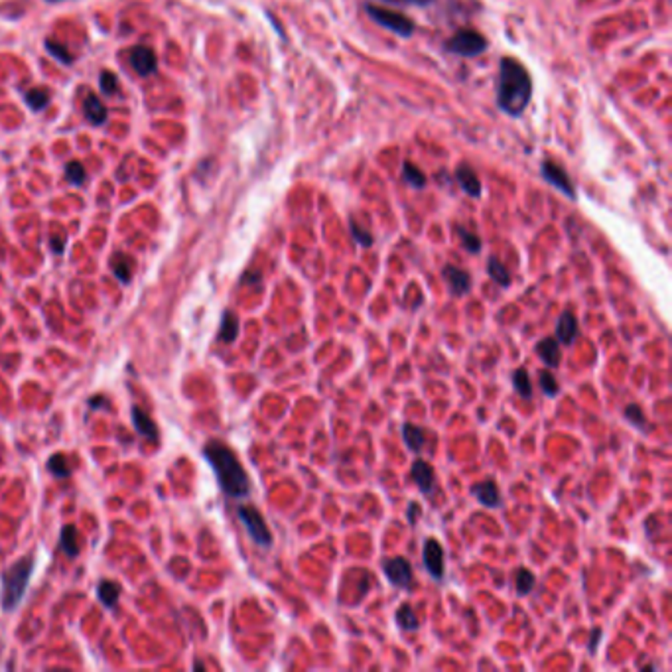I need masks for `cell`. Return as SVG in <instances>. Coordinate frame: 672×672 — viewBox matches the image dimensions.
<instances>
[{"mask_svg": "<svg viewBox=\"0 0 672 672\" xmlns=\"http://www.w3.org/2000/svg\"><path fill=\"white\" fill-rule=\"evenodd\" d=\"M533 97V79L515 58H501L497 76V107L509 117H520Z\"/></svg>", "mask_w": 672, "mask_h": 672, "instance_id": "6da1fadb", "label": "cell"}, {"mask_svg": "<svg viewBox=\"0 0 672 672\" xmlns=\"http://www.w3.org/2000/svg\"><path fill=\"white\" fill-rule=\"evenodd\" d=\"M203 458L211 465L217 483L225 495L233 499H244L251 493V481L239 458L229 445L211 440L203 445Z\"/></svg>", "mask_w": 672, "mask_h": 672, "instance_id": "7a4b0ae2", "label": "cell"}, {"mask_svg": "<svg viewBox=\"0 0 672 672\" xmlns=\"http://www.w3.org/2000/svg\"><path fill=\"white\" fill-rule=\"evenodd\" d=\"M34 572V556L28 554L22 560H18L14 566H10L6 572H2V592H0V605L4 611H14L20 601L24 599V594L28 590L30 576Z\"/></svg>", "mask_w": 672, "mask_h": 672, "instance_id": "3957f363", "label": "cell"}, {"mask_svg": "<svg viewBox=\"0 0 672 672\" xmlns=\"http://www.w3.org/2000/svg\"><path fill=\"white\" fill-rule=\"evenodd\" d=\"M487 47V38L474 28H461L443 42V49L454 56H459V58H477Z\"/></svg>", "mask_w": 672, "mask_h": 672, "instance_id": "277c9868", "label": "cell"}, {"mask_svg": "<svg viewBox=\"0 0 672 672\" xmlns=\"http://www.w3.org/2000/svg\"><path fill=\"white\" fill-rule=\"evenodd\" d=\"M365 12L375 24H379V26L386 28V30L395 32L400 38H410L414 30H416V24H414L410 18H406V16L400 14V12H395V10H389V8H382V6L367 2Z\"/></svg>", "mask_w": 672, "mask_h": 672, "instance_id": "5b68a950", "label": "cell"}, {"mask_svg": "<svg viewBox=\"0 0 672 672\" xmlns=\"http://www.w3.org/2000/svg\"><path fill=\"white\" fill-rule=\"evenodd\" d=\"M237 515H239V519L244 524L246 533L253 538L255 544H259L262 548H268L273 544V533H270L266 520L262 519L259 509H255L251 505H241L237 509Z\"/></svg>", "mask_w": 672, "mask_h": 672, "instance_id": "8992f818", "label": "cell"}, {"mask_svg": "<svg viewBox=\"0 0 672 672\" xmlns=\"http://www.w3.org/2000/svg\"><path fill=\"white\" fill-rule=\"evenodd\" d=\"M382 574L389 580V583L395 588H410L414 578L413 566L402 556L382 560Z\"/></svg>", "mask_w": 672, "mask_h": 672, "instance_id": "52a82bcc", "label": "cell"}, {"mask_svg": "<svg viewBox=\"0 0 672 672\" xmlns=\"http://www.w3.org/2000/svg\"><path fill=\"white\" fill-rule=\"evenodd\" d=\"M540 176H542L544 182H548L552 187H556L568 199H576V187H574L568 172L562 166H558V164H554L550 160H544L540 164Z\"/></svg>", "mask_w": 672, "mask_h": 672, "instance_id": "ba28073f", "label": "cell"}, {"mask_svg": "<svg viewBox=\"0 0 672 672\" xmlns=\"http://www.w3.org/2000/svg\"><path fill=\"white\" fill-rule=\"evenodd\" d=\"M422 560H424V568H426L428 574L434 580H442L443 572H445V564H443V548L440 540H436V538H426L424 540Z\"/></svg>", "mask_w": 672, "mask_h": 672, "instance_id": "9c48e42d", "label": "cell"}, {"mask_svg": "<svg viewBox=\"0 0 672 672\" xmlns=\"http://www.w3.org/2000/svg\"><path fill=\"white\" fill-rule=\"evenodd\" d=\"M442 278L443 282L448 284L450 292L454 296H465L467 292L472 290V276L467 270L463 268H458L454 264H445L442 268Z\"/></svg>", "mask_w": 672, "mask_h": 672, "instance_id": "30bf717a", "label": "cell"}, {"mask_svg": "<svg viewBox=\"0 0 672 672\" xmlns=\"http://www.w3.org/2000/svg\"><path fill=\"white\" fill-rule=\"evenodd\" d=\"M410 475H413L416 487L420 489V493H424L426 497H430L436 489V475H434V467L424 461V459H414L413 467H410Z\"/></svg>", "mask_w": 672, "mask_h": 672, "instance_id": "8fae6325", "label": "cell"}, {"mask_svg": "<svg viewBox=\"0 0 672 672\" xmlns=\"http://www.w3.org/2000/svg\"><path fill=\"white\" fill-rule=\"evenodd\" d=\"M130 65L138 76H152L156 71V54L146 46L132 47L130 49Z\"/></svg>", "mask_w": 672, "mask_h": 672, "instance_id": "7c38bea8", "label": "cell"}, {"mask_svg": "<svg viewBox=\"0 0 672 672\" xmlns=\"http://www.w3.org/2000/svg\"><path fill=\"white\" fill-rule=\"evenodd\" d=\"M472 495L487 509H497L501 505V491L497 487V483L491 479L472 485Z\"/></svg>", "mask_w": 672, "mask_h": 672, "instance_id": "4fadbf2b", "label": "cell"}, {"mask_svg": "<svg viewBox=\"0 0 672 672\" xmlns=\"http://www.w3.org/2000/svg\"><path fill=\"white\" fill-rule=\"evenodd\" d=\"M454 176H456V182L459 183L461 192H465L472 198H479L481 196V182H479V178H477V174H475L472 166L459 164Z\"/></svg>", "mask_w": 672, "mask_h": 672, "instance_id": "5bb4252c", "label": "cell"}, {"mask_svg": "<svg viewBox=\"0 0 672 672\" xmlns=\"http://www.w3.org/2000/svg\"><path fill=\"white\" fill-rule=\"evenodd\" d=\"M536 355L548 369H558L560 367V343L556 341V337L540 339L536 343Z\"/></svg>", "mask_w": 672, "mask_h": 672, "instance_id": "9a60e30c", "label": "cell"}, {"mask_svg": "<svg viewBox=\"0 0 672 672\" xmlns=\"http://www.w3.org/2000/svg\"><path fill=\"white\" fill-rule=\"evenodd\" d=\"M576 336H578V320L572 312H564L556 323V341L570 347Z\"/></svg>", "mask_w": 672, "mask_h": 672, "instance_id": "2e32d148", "label": "cell"}, {"mask_svg": "<svg viewBox=\"0 0 672 672\" xmlns=\"http://www.w3.org/2000/svg\"><path fill=\"white\" fill-rule=\"evenodd\" d=\"M130 416H132V426H135V430H137L142 438H148V440L154 443L158 442V428H156V424L150 420L148 414L144 413L142 408H138V406H132Z\"/></svg>", "mask_w": 672, "mask_h": 672, "instance_id": "e0dca14e", "label": "cell"}, {"mask_svg": "<svg viewBox=\"0 0 672 672\" xmlns=\"http://www.w3.org/2000/svg\"><path fill=\"white\" fill-rule=\"evenodd\" d=\"M83 113L91 124H103L107 121V107L95 93H87V97L83 99Z\"/></svg>", "mask_w": 672, "mask_h": 672, "instance_id": "ac0fdd59", "label": "cell"}, {"mask_svg": "<svg viewBox=\"0 0 672 672\" xmlns=\"http://www.w3.org/2000/svg\"><path fill=\"white\" fill-rule=\"evenodd\" d=\"M111 270L121 284H128L132 278V270H135V260L124 253H117L111 257Z\"/></svg>", "mask_w": 672, "mask_h": 672, "instance_id": "d6986e66", "label": "cell"}, {"mask_svg": "<svg viewBox=\"0 0 672 672\" xmlns=\"http://www.w3.org/2000/svg\"><path fill=\"white\" fill-rule=\"evenodd\" d=\"M237 336H239V318L231 310H225L223 318H221V327H219V334H217V341L233 343L237 339Z\"/></svg>", "mask_w": 672, "mask_h": 672, "instance_id": "ffe728a7", "label": "cell"}, {"mask_svg": "<svg viewBox=\"0 0 672 672\" xmlns=\"http://www.w3.org/2000/svg\"><path fill=\"white\" fill-rule=\"evenodd\" d=\"M60 546L65 552V556H69V558H76L77 554H79V533H77V529L73 524L61 526Z\"/></svg>", "mask_w": 672, "mask_h": 672, "instance_id": "44dd1931", "label": "cell"}, {"mask_svg": "<svg viewBox=\"0 0 672 672\" xmlns=\"http://www.w3.org/2000/svg\"><path fill=\"white\" fill-rule=\"evenodd\" d=\"M97 596H99L101 603H103L105 607L115 610L117 603H119V597H121V588H119V583H115V581H108V580L99 581V586H97Z\"/></svg>", "mask_w": 672, "mask_h": 672, "instance_id": "7402d4cb", "label": "cell"}, {"mask_svg": "<svg viewBox=\"0 0 672 672\" xmlns=\"http://www.w3.org/2000/svg\"><path fill=\"white\" fill-rule=\"evenodd\" d=\"M402 440L406 443V448L410 452H422L424 443H426V436H424V430L420 426H414V424H404L402 426Z\"/></svg>", "mask_w": 672, "mask_h": 672, "instance_id": "603a6c76", "label": "cell"}, {"mask_svg": "<svg viewBox=\"0 0 672 672\" xmlns=\"http://www.w3.org/2000/svg\"><path fill=\"white\" fill-rule=\"evenodd\" d=\"M487 273L491 276V280L497 282L501 288L511 286V273L507 270V266L497 257H489L487 259Z\"/></svg>", "mask_w": 672, "mask_h": 672, "instance_id": "cb8c5ba5", "label": "cell"}, {"mask_svg": "<svg viewBox=\"0 0 672 672\" xmlns=\"http://www.w3.org/2000/svg\"><path fill=\"white\" fill-rule=\"evenodd\" d=\"M395 619H397V625L402 631H416L420 627V621H418L416 613H414V610L408 603L398 605L397 613H395Z\"/></svg>", "mask_w": 672, "mask_h": 672, "instance_id": "d4e9b609", "label": "cell"}, {"mask_svg": "<svg viewBox=\"0 0 672 672\" xmlns=\"http://www.w3.org/2000/svg\"><path fill=\"white\" fill-rule=\"evenodd\" d=\"M402 180L408 183L410 187H414V189H424L428 183L424 172L418 168V166L410 164V162H404L402 164Z\"/></svg>", "mask_w": 672, "mask_h": 672, "instance_id": "484cf974", "label": "cell"}, {"mask_svg": "<svg viewBox=\"0 0 672 672\" xmlns=\"http://www.w3.org/2000/svg\"><path fill=\"white\" fill-rule=\"evenodd\" d=\"M513 386L519 393L520 398L533 397V384H531V377H529V373H526L524 367H520V369H517L513 373Z\"/></svg>", "mask_w": 672, "mask_h": 672, "instance_id": "4316f807", "label": "cell"}, {"mask_svg": "<svg viewBox=\"0 0 672 672\" xmlns=\"http://www.w3.org/2000/svg\"><path fill=\"white\" fill-rule=\"evenodd\" d=\"M538 384H540V391L548 398H556L560 395V384H558L556 377L550 373L548 369L538 373Z\"/></svg>", "mask_w": 672, "mask_h": 672, "instance_id": "83f0119b", "label": "cell"}, {"mask_svg": "<svg viewBox=\"0 0 672 672\" xmlns=\"http://www.w3.org/2000/svg\"><path fill=\"white\" fill-rule=\"evenodd\" d=\"M47 472L54 475L56 479H65L71 474V470L67 467V459H65L63 454H54L51 458L47 459Z\"/></svg>", "mask_w": 672, "mask_h": 672, "instance_id": "f1b7e54d", "label": "cell"}, {"mask_svg": "<svg viewBox=\"0 0 672 672\" xmlns=\"http://www.w3.org/2000/svg\"><path fill=\"white\" fill-rule=\"evenodd\" d=\"M515 581H517V592L519 596H526L533 592L535 588V574L526 568H519L517 574H515Z\"/></svg>", "mask_w": 672, "mask_h": 672, "instance_id": "f546056e", "label": "cell"}, {"mask_svg": "<svg viewBox=\"0 0 672 672\" xmlns=\"http://www.w3.org/2000/svg\"><path fill=\"white\" fill-rule=\"evenodd\" d=\"M456 233H458V237H459V241H461V246L467 251V253H472V255H477L479 251H481V239L477 237V235H474V233H470L467 229H463V227H456Z\"/></svg>", "mask_w": 672, "mask_h": 672, "instance_id": "4dcf8cb0", "label": "cell"}, {"mask_svg": "<svg viewBox=\"0 0 672 672\" xmlns=\"http://www.w3.org/2000/svg\"><path fill=\"white\" fill-rule=\"evenodd\" d=\"M625 420H629V424L637 430H647V418L639 404H629L625 408Z\"/></svg>", "mask_w": 672, "mask_h": 672, "instance_id": "1f68e13d", "label": "cell"}, {"mask_svg": "<svg viewBox=\"0 0 672 672\" xmlns=\"http://www.w3.org/2000/svg\"><path fill=\"white\" fill-rule=\"evenodd\" d=\"M26 103H28L34 111H42V108H46L47 103H49V95H47L44 89H32V91L26 93Z\"/></svg>", "mask_w": 672, "mask_h": 672, "instance_id": "d6a6232c", "label": "cell"}, {"mask_svg": "<svg viewBox=\"0 0 672 672\" xmlns=\"http://www.w3.org/2000/svg\"><path fill=\"white\" fill-rule=\"evenodd\" d=\"M46 49H47V54H51L56 60H60L61 63H71L73 61V58H71V54L67 51V47L63 46V44H60V42H56V40H46Z\"/></svg>", "mask_w": 672, "mask_h": 672, "instance_id": "836d02e7", "label": "cell"}, {"mask_svg": "<svg viewBox=\"0 0 672 672\" xmlns=\"http://www.w3.org/2000/svg\"><path fill=\"white\" fill-rule=\"evenodd\" d=\"M65 178L73 183V185H81V183L85 182V168H83V164L81 162H69L65 166Z\"/></svg>", "mask_w": 672, "mask_h": 672, "instance_id": "e575fe53", "label": "cell"}, {"mask_svg": "<svg viewBox=\"0 0 672 672\" xmlns=\"http://www.w3.org/2000/svg\"><path fill=\"white\" fill-rule=\"evenodd\" d=\"M349 229H351L353 239H355L357 243L361 244V246H365V248H367V246H371V244H373V241H375V239H373V235H371L369 231L361 229V227H359V225H357V223H355L353 219H351V221H349Z\"/></svg>", "mask_w": 672, "mask_h": 672, "instance_id": "d590c367", "label": "cell"}, {"mask_svg": "<svg viewBox=\"0 0 672 672\" xmlns=\"http://www.w3.org/2000/svg\"><path fill=\"white\" fill-rule=\"evenodd\" d=\"M99 85H101V91L105 93V95H113V93L119 91V79H117L115 73H111V71H103L101 73Z\"/></svg>", "mask_w": 672, "mask_h": 672, "instance_id": "8d00e7d4", "label": "cell"}, {"mask_svg": "<svg viewBox=\"0 0 672 672\" xmlns=\"http://www.w3.org/2000/svg\"><path fill=\"white\" fill-rule=\"evenodd\" d=\"M382 2H389L395 6H430V4H434V0H382Z\"/></svg>", "mask_w": 672, "mask_h": 672, "instance_id": "74e56055", "label": "cell"}, {"mask_svg": "<svg viewBox=\"0 0 672 672\" xmlns=\"http://www.w3.org/2000/svg\"><path fill=\"white\" fill-rule=\"evenodd\" d=\"M601 635H603V631L601 629H594V633H592V637H590V642H588V653H596L597 651V645H599V639H601Z\"/></svg>", "mask_w": 672, "mask_h": 672, "instance_id": "f35d334b", "label": "cell"}, {"mask_svg": "<svg viewBox=\"0 0 672 672\" xmlns=\"http://www.w3.org/2000/svg\"><path fill=\"white\" fill-rule=\"evenodd\" d=\"M89 408H108V400L105 397H93L89 398Z\"/></svg>", "mask_w": 672, "mask_h": 672, "instance_id": "ab89813d", "label": "cell"}, {"mask_svg": "<svg viewBox=\"0 0 672 672\" xmlns=\"http://www.w3.org/2000/svg\"><path fill=\"white\" fill-rule=\"evenodd\" d=\"M420 513H422L420 505L418 503L408 505V522H410V524H416V519H418V515H420Z\"/></svg>", "mask_w": 672, "mask_h": 672, "instance_id": "60d3db41", "label": "cell"}, {"mask_svg": "<svg viewBox=\"0 0 672 672\" xmlns=\"http://www.w3.org/2000/svg\"><path fill=\"white\" fill-rule=\"evenodd\" d=\"M49 244H51V251H54L56 255H61V253H63V248H65V239H61V237H54V239L49 241Z\"/></svg>", "mask_w": 672, "mask_h": 672, "instance_id": "b9f144b4", "label": "cell"}, {"mask_svg": "<svg viewBox=\"0 0 672 672\" xmlns=\"http://www.w3.org/2000/svg\"><path fill=\"white\" fill-rule=\"evenodd\" d=\"M47 2H60V0H47Z\"/></svg>", "mask_w": 672, "mask_h": 672, "instance_id": "7bdbcfd3", "label": "cell"}]
</instances>
